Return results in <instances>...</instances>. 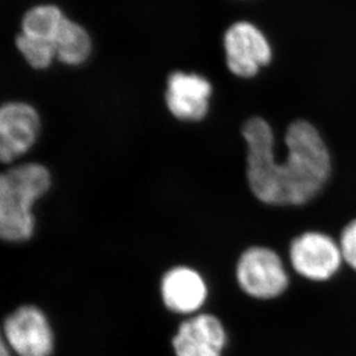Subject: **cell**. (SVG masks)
<instances>
[{
  "label": "cell",
  "mask_w": 356,
  "mask_h": 356,
  "mask_svg": "<svg viewBox=\"0 0 356 356\" xmlns=\"http://www.w3.org/2000/svg\"><path fill=\"white\" fill-rule=\"evenodd\" d=\"M3 332L17 356H51L55 336L48 317L36 305H21L7 316Z\"/></svg>",
  "instance_id": "277c9868"
},
{
  "label": "cell",
  "mask_w": 356,
  "mask_h": 356,
  "mask_svg": "<svg viewBox=\"0 0 356 356\" xmlns=\"http://www.w3.org/2000/svg\"><path fill=\"white\" fill-rule=\"evenodd\" d=\"M294 270L309 280L325 281L339 270L343 256L338 244L322 233H305L291 245Z\"/></svg>",
  "instance_id": "8992f818"
},
{
  "label": "cell",
  "mask_w": 356,
  "mask_h": 356,
  "mask_svg": "<svg viewBox=\"0 0 356 356\" xmlns=\"http://www.w3.org/2000/svg\"><path fill=\"white\" fill-rule=\"evenodd\" d=\"M211 94V83L202 76L176 72L169 76L165 102L178 120L195 122L206 116Z\"/></svg>",
  "instance_id": "9c48e42d"
},
{
  "label": "cell",
  "mask_w": 356,
  "mask_h": 356,
  "mask_svg": "<svg viewBox=\"0 0 356 356\" xmlns=\"http://www.w3.org/2000/svg\"><path fill=\"white\" fill-rule=\"evenodd\" d=\"M236 277L242 291L261 300L280 296L289 282L280 257L261 247L244 251L237 264Z\"/></svg>",
  "instance_id": "3957f363"
},
{
  "label": "cell",
  "mask_w": 356,
  "mask_h": 356,
  "mask_svg": "<svg viewBox=\"0 0 356 356\" xmlns=\"http://www.w3.org/2000/svg\"><path fill=\"white\" fill-rule=\"evenodd\" d=\"M247 177L256 198L268 205H303L318 195L331 174V158L318 131L305 120L291 124L284 143L287 159L274 156L272 129L263 118L244 124Z\"/></svg>",
  "instance_id": "6da1fadb"
},
{
  "label": "cell",
  "mask_w": 356,
  "mask_h": 356,
  "mask_svg": "<svg viewBox=\"0 0 356 356\" xmlns=\"http://www.w3.org/2000/svg\"><path fill=\"white\" fill-rule=\"evenodd\" d=\"M67 17L55 5H40L28 10L22 20V33L28 38L55 45L63 24ZM57 52V51H56Z\"/></svg>",
  "instance_id": "8fae6325"
},
{
  "label": "cell",
  "mask_w": 356,
  "mask_h": 356,
  "mask_svg": "<svg viewBox=\"0 0 356 356\" xmlns=\"http://www.w3.org/2000/svg\"><path fill=\"white\" fill-rule=\"evenodd\" d=\"M225 47L228 67L238 76H254L270 60V48L266 38L248 22H238L228 29Z\"/></svg>",
  "instance_id": "52a82bcc"
},
{
  "label": "cell",
  "mask_w": 356,
  "mask_h": 356,
  "mask_svg": "<svg viewBox=\"0 0 356 356\" xmlns=\"http://www.w3.org/2000/svg\"><path fill=\"white\" fill-rule=\"evenodd\" d=\"M339 248L343 259L356 270V220L345 227L340 238Z\"/></svg>",
  "instance_id": "5bb4252c"
},
{
  "label": "cell",
  "mask_w": 356,
  "mask_h": 356,
  "mask_svg": "<svg viewBox=\"0 0 356 356\" xmlns=\"http://www.w3.org/2000/svg\"><path fill=\"white\" fill-rule=\"evenodd\" d=\"M0 356H10V348L3 337V329H0Z\"/></svg>",
  "instance_id": "9a60e30c"
},
{
  "label": "cell",
  "mask_w": 356,
  "mask_h": 356,
  "mask_svg": "<svg viewBox=\"0 0 356 356\" xmlns=\"http://www.w3.org/2000/svg\"><path fill=\"white\" fill-rule=\"evenodd\" d=\"M51 172L38 162L14 165L0 174V240L22 243L34 236V205L51 188Z\"/></svg>",
  "instance_id": "7a4b0ae2"
},
{
  "label": "cell",
  "mask_w": 356,
  "mask_h": 356,
  "mask_svg": "<svg viewBox=\"0 0 356 356\" xmlns=\"http://www.w3.org/2000/svg\"><path fill=\"white\" fill-rule=\"evenodd\" d=\"M165 307L178 314H191L202 308L207 298L205 281L188 267L178 266L168 270L161 282Z\"/></svg>",
  "instance_id": "30bf717a"
},
{
  "label": "cell",
  "mask_w": 356,
  "mask_h": 356,
  "mask_svg": "<svg viewBox=\"0 0 356 356\" xmlns=\"http://www.w3.org/2000/svg\"><path fill=\"white\" fill-rule=\"evenodd\" d=\"M56 51L59 60L66 65H80L92 52V40L85 28L67 17L56 41Z\"/></svg>",
  "instance_id": "7c38bea8"
},
{
  "label": "cell",
  "mask_w": 356,
  "mask_h": 356,
  "mask_svg": "<svg viewBox=\"0 0 356 356\" xmlns=\"http://www.w3.org/2000/svg\"><path fill=\"white\" fill-rule=\"evenodd\" d=\"M41 118L34 106L10 102L0 106V163H12L38 141Z\"/></svg>",
  "instance_id": "5b68a950"
},
{
  "label": "cell",
  "mask_w": 356,
  "mask_h": 356,
  "mask_svg": "<svg viewBox=\"0 0 356 356\" xmlns=\"http://www.w3.org/2000/svg\"><path fill=\"white\" fill-rule=\"evenodd\" d=\"M226 332L219 319L199 315L181 323L172 339L177 356H221Z\"/></svg>",
  "instance_id": "ba28073f"
},
{
  "label": "cell",
  "mask_w": 356,
  "mask_h": 356,
  "mask_svg": "<svg viewBox=\"0 0 356 356\" xmlns=\"http://www.w3.org/2000/svg\"><path fill=\"white\" fill-rule=\"evenodd\" d=\"M17 47L29 65L34 69H47L54 58L57 57L55 45L49 42L28 38L24 34L17 36Z\"/></svg>",
  "instance_id": "4fadbf2b"
}]
</instances>
